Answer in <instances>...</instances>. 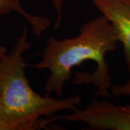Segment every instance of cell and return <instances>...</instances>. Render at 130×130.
I'll use <instances>...</instances> for the list:
<instances>
[{"mask_svg":"<svg viewBox=\"0 0 130 130\" xmlns=\"http://www.w3.org/2000/svg\"><path fill=\"white\" fill-rule=\"evenodd\" d=\"M53 5V7L56 12V21L54 23V28L57 30L59 28L62 23L63 19V11L64 0H49Z\"/></svg>","mask_w":130,"mask_h":130,"instance_id":"52a82bcc","label":"cell"},{"mask_svg":"<svg viewBox=\"0 0 130 130\" xmlns=\"http://www.w3.org/2000/svg\"><path fill=\"white\" fill-rule=\"evenodd\" d=\"M6 53H7V50H6L5 47L0 45V59H1V58L4 56Z\"/></svg>","mask_w":130,"mask_h":130,"instance_id":"ba28073f","label":"cell"},{"mask_svg":"<svg viewBox=\"0 0 130 130\" xmlns=\"http://www.w3.org/2000/svg\"><path fill=\"white\" fill-rule=\"evenodd\" d=\"M59 120L83 123L91 129L130 130V103L116 105L96 97L85 108L47 118L48 124Z\"/></svg>","mask_w":130,"mask_h":130,"instance_id":"3957f363","label":"cell"},{"mask_svg":"<svg viewBox=\"0 0 130 130\" xmlns=\"http://www.w3.org/2000/svg\"><path fill=\"white\" fill-rule=\"evenodd\" d=\"M28 31L23 28L12 50L0 59V130L46 129V119L57 113L76 110L81 97L41 95L30 86L25 74L24 54L30 48Z\"/></svg>","mask_w":130,"mask_h":130,"instance_id":"7a4b0ae2","label":"cell"},{"mask_svg":"<svg viewBox=\"0 0 130 130\" xmlns=\"http://www.w3.org/2000/svg\"><path fill=\"white\" fill-rule=\"evenodd\" d=\"M14 12L21 15L27 21L31 27L33 35L37 38L41 37L51 26L49 19L29 12L24 8L20 0H0V14L5 15Z\"/></svg>","mask_w":130,"mask_h":130,"instance_id":"5b68a950","label":"cell"},{"mask_svg":"<svg viewBox=\"0 0 130 130\" xmlns=\"http://www.w3.org/2000/svg\"><path fill=\"white\" fill-rule=\"evenodd\" d=\"M118 43L113 25L101 14L83 24L74 37L48 38L41 61L29 67L48 70L46 95L62 97L65 85L72 78V69L86 61H93L96 64L93 72H76L72 83L77 85L91 84L96 88L95 95L106 98L111 95L113 85L106 56L116 50Z\"/></svg>","mask_w":130,"mask_h":130,"instance_id":"6da1fadb","label":"cell"},{"mask_svg":"<svg viewBox=\"0 0 130 130\" xmlns=\"http://www.w3.org/2000/svg\"><path fill=\"white\" fill-rule=\"evenodd\" d=\"M111 95L113 97H130V79L124 83L112 85Z\"/></svg>","mask_w":130,"mask_h":130,"instance_id":"8992f818","label":"cell"},{"mask_svg":"<svg viewBox=\"0 0 130 130\" xmlns=\"http://www.w3.org/2000/svg\"><path fill=\"white\" fill-rule=\"evenodd\" d=\"M95 7L111 23L124 50L130 72V0H91Z\"/></svg>","mask_w":130,"mask_h":130,"instance_id":"277c9868","label":"cell"}]
</instances>
